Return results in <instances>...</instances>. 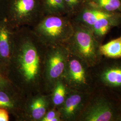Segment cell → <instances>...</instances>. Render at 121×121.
<instances>
[{"label":"cell","mask_w":121,"mask_h":121,"mask_svg":"<svg viewBox=\"0 0 121 121\" xmlns=\"http://www.w3.org/2000/svg\"><path fill=\"white\" fill-rule=\"evenodd\" d=\"M71 19L88 28L101 43L112 28L121 26V13L103 11L87 3Z\"/></svg>","instance_id":"cell-5"},{"label":"cell","mask_w":121,"mask_h":121,"mask_svg":"<svg viewBox=\"0 0 121 121\" xmlns=\"http://www.w3.org/2000/svg\"><path fill=\"white\" fill-rule=\"evenodd\" d=\"M62 78L67 86L73 90L91 93L95 88L91 67L70 52Z\"/></svg>","instance_id":"cell-7"},{"label":"cell","mask_w":121,"mask_h":121,"mask_svg":"<svg viewBox=\"0 0 121 121\" xmlns=\"http://www.w3.org/2000/svg\"><path fill=\"white\" fill-rule=\"evenodd\" d=\"M71 90L72 89L67 86L62 78L59 80L49 93L51 108H59Z\"/></svg>","instance_id":"cell-14"},{"label":"cell","mask_w":121,"mask_h":121,"mask_svg":"<svg viewBox=\"0 0 121 121\" xmlns=\"http://www.w3.org/2000/svg\"><path fill=\"white\" fill-rule=\"evenodd\" d=\"M78 121H121V96L95 86Z\"/></svg>","instance_id":"cell-2"},{"label":"cell","mask_w":121,"mask_h":121,"mask_svg":"<svg viewBox=\"0 0 121 121\" xmlns=\"http://www.w3.org/2000/svg\"><path fill=\"white\" fill-rule=\"evenodd\" d=\"M43 16L41 0H8L6 18L15 28L31 27Z\"/></svg>","instance_id":"cell-6"},{"label":"cell","mask_w":121,"mask_h":121,"mask_svg":"<svg viewBox=\"0 0 121 121\" xmlns=\"http://www.w3.org/2000/svg\"><path fill=\"white\" fill-rule=\"evenodd\" d=\"M47 48L31 27L15 29L13 52L6 75L27 96L44 93L43 73Z\"/></svg>","instance_id":"cell-1"},{"label":"cell","mask_w":121,"mask_h":121,"mask_svg":"<svg viewBox=\"0 0 121 121\" xmlns=\"http://www.w3.org/2000/svg\"><path fill=\"white\" fill-rule=\"evenodd\" d=\"M95 86L102 87L121 96V58L103 57L91 67Z\"/></svg>","instance_id":"cell-9"},{"label":"cell","mask_w":121,"mask_h":121,"mask_svg":"<svg viewBox=\"0 0 121 121\" xmlns=\"http://www.w3.org/2000/svg\"><path fill=\"white\" fill-rule=\"evenodd\" d=\"M15 29L6 17L0 21V69L5 74L13 52Z\"/></svg>","instance_id":"cell-13"},{"label":"cell","mask_w":121,"mask_h":121,"mask_svg":"<svg viewBox=\"0 0 121 121\" xmlns=\"http://www.w3.org/2000/svg\"><path fill=\"white\" fill-rule=\"evenodd\" d=\"M99 51L103 57L111 59L121 58V35L105 43H102Z\"/></svg>","instance_id":"cell-15"},{"label":"cell","mask_w":121,"mask_h":121,"mask_svg":"<svg viewBox=\"0 0 121 121\" xmlns=\"http://www.w3.org/2000/svg\"><path fill=\"white\" fill-rule=\"evenodd\" d=\"M87 4L105 12L121 13V0H88Z\"/></svg>","instance_id":"cell-17"},{"label":"cell","mask_w":121,"mask_h":121,"mask_svg":"<svg viewBox=\"0 0 121 121\" xmlns=\"http://www.w3.org/2000/svg\"><path fill=\"white\" fill-rule=\"evenodd\" d=\"M91 93L72 90L58 109L61 121H78L89 100Z\"/></svg>","instance_id":"cell-11"},{"label":"cell","mask_w":121,"mask_h":121,"mask_svg":"<svg viewBox=\"0 0 121 121\" xmlns=\"http://www.w3.org/2000/svg\"><path fill=\"white\" fill-rule=\"evenodd\" d=\"M27 96L12 82L0 89V108L8 110L15 119L21 121Z\"/></svg>","instance_id":"cell-10"},{"label":"cell","mask_w":121,"mask_h":121,"mask_svg":"<svg viewBox=\"0 0 121 121\" xmlns=\"http://www.w3.org/2000/svg\"><path fill=\"white\" fill-rule=\"evenodd\" d=\"M51 108L49 93L39 92L27 96L21 121H41Z\"/></svg>","instance_id":"cell-12"},{"label":"cell","mask_w":121,"mask_h":121,"mask_svg":"<svg viewBox=\"0 0 121 121\" xmlns=\"http://www.w3.org/2000/svg\"><path fill=\"white\" fill-rule=\"evenodd\" d=\"M8 0H0V21L6 17Z\"/></svg>","instance_id":"cell-20"},{"label":"cell","mask_w":121,"mask_h":121,"mask_svg":"<svg viewBox=\"0 0 121 121\" xmlns=\"http://www.w3.org/2000/svg\"><path fill=\"white\" fill-rule=\"evenodd\" d=\"M73 32L65 43L69 52L78 56L92 67L103 57L99 47L102 43L96 39L92 32L82 24L72 21Z\"/></svg>","instance_id":"cell-4"},{"label":"cell","mask_w":121,"mask_h":121,"mask_svg":"<svg viewBox=\"0 0 121 121\" xmlns=\"http://www.w3.org/2000/svg\"><path fill=\"white\" fill-rule=\"evenodd\" d=\"M88 0H64L67 16L72 18L86 4Z\"/></svg>","instance_id":"cell-18"},{"label":"cell","mask_w":121,"mask_h":121,"mask_svg":"<svg viewBox=\"0 0 121 121\" xmlns=\"http://www.w3.org/2000/svg\"><path fill=\"white\" fill-rule=\"evenodd\" d=\"M32 29L47 47L65 45L73 32L71 19L67 15H44Z\"/></svg>","instance_id":"cell-3"},{"label":"cell","mask_w":121,"mask_h":121,"mask_svg":"<svg viewBox=\"0 0 121 121\" xmlns=\"http://www.w3.org/2000/svg\"><path fill=\"white\" fill-rule=\"evenodd\" d=\"M9 114L6 109L0 108V121H9Z\"/></svg>","instance_id":"cell-22"},{"label":"cell","mask_w":121,"mask_h":121,"mask_svg":"<svg viewBox=\"0 0 121 121\" xmlns=\"http://www.w3.org/2000/svg\"><path fill=\"white\" fill-rule=\"evenodd\" d=\"M43 14L67 15L64 0H41Z\"/></svg>","instance_id":"cell-16"},{"label":"cell","mask_w":121,"mask_h":121,"mask_svg":"<svg viewBox=\"0 0 121 121\" xmlns=\"http://www.w3.org/2000/svg\"><path fill=\"white\" fill-rule=\"evenodd\" d=\"M69 54L65 45L47 47L43 73L44 93H50L56 83L62 78Z\"/></svg>","instance_id":"cell-8"},{"label":"cell","mask_w":121,"mask_h":121,"mask_svg":"<svg viewBox=\"0 0 121 121\" xmlns=\"http://www.w3.org/2000/svg\"><path fill=\"white\" fill-rule=\"evenodd\" d=\"M11 82L7 77L5 73L0 69V89L7 86Z\"/></svg>","instance_id":"cell-21"},{"label":"cell","mask_w":121,"mask_h":121,"mask_svg":"<svg viewBox=\"0 0 121 121\" xmlns=\"http://www.w3.org/2000/svg\"><path fill=\"white\" fill-rule=\"evenodd\" d=\"M41 121H61L58 110L54 108L49 109Z\"/></svg>","instance_id":"cell-19"}]
</instances>
